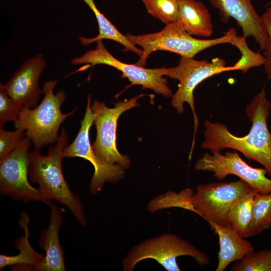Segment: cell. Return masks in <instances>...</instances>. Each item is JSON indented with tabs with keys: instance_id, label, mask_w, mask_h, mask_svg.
<instances>
[{
	"instance_id": "cell-1",
	"label": "cell",
	"mask_w": 271,
	"mask_h": 271,
	"mask_svg": "<svg viewBox=\"0 0 271 271\" xmlns=\"http://www.w3.org/2000/svg\"><path fill=\"white\" fill-rule=\"evenodd\" d=\"M271 103L263 88L245 108L251 126L243 137L232 133L226 126L217 122L206 120L204 123V149L221 151L231 149L242 153L246 158L261 165L271 177V133L267 120L270 115Z\"/></svg>"
},
{
	"instance_id": "cell-2",
	"label": "cell",
	"mask_w": 271,
	"mask_h": 271,
	"mask_svg": "<svg viewBox=\"0 0 271 271\" xmlns=\"http://www.w3.org/2000/svg\"><path fill=\"white\" fill-rule=\"evenodd\" d=\"M68 145V137L64 128L56 144L51 146L47 155L39 151L30 153L29 175L31 181L38 184V190L49 205L52 200L66 206L83 226L87 219L79 197L69 187L62 168L63 151Z\"/></svg>"
},
{
	"instance_id": "cell-3",
	"label": "cell",
	"mask_w": 271,
	"mask_h": 271,
	"mask_svg": "<svg viewBox=\"0 0 271 271\" xmlns=\"http://www.w3.org/2000/svg\"><path fill=\"white\" fill-rule=\"evenodd\" d=\"M57 83V80L45 83L41 90L44 94L41 102L34 109L23 106L15 121L16 128L26 131L27 137L33 143L35 150L56 143L59 137L60 126L76 110L65 114L61 112V106L65 101L66 95L64 90L53 93Z\"/></svg>"
},
{
	"instance_id": "cell-4",
	"label": "cell",
	"mask_w": 271,
	"mask_h": 271,
	"mask_svg": "<svg viewBox=\"0 0 271 271\" xmlns=\"http://www.w3.org/2000/svg\"><path fill=\"white\" fill-rule=\"evenodd\" d=\"M134 45L143 48V53L136 65L144 67L149 55L158 50L168 51L187 58H193L198 53L214 46L231 44L237 36L234 28H230L222 36L212 39H199L192 37L179 21L166 24L161 31L141 35H126Z\"/></svg>"
},
{
	"instance_id": "cell-5",
	"label": "cell",
	"mask_w": 271,
	"mask_h": 271,
	"mask_svg": "<svg viewBox=\"0 0 271 271\" xmlns=\"http://www.w3.org/2000/svg\"><path fill=\"white\" fill-rule=\"evenodd\" d=\"M185 255L192 257L201 266L209 262L207 255L193 245L174 234L166 233L134 246L123 260V270L131 271L138 262L152 258L168 271H180L177 258Z\"/></svg>"
},
{
	"instance_id": "cell-6",
	"label": "cell",
	"mask_w": 271,
	"mask_h": 271,
	"mask_svg": "<svg viewBox=\"0 0 271 271\" xmlns=\"http://www.w3.org/2000/svg\"><path fill=\"white\" fill-rule=\"evenodd\" d=\"M229 71H233L232 66H226L224 59L218 57L209 61L181 56L177 66L165 68L164 75L179 82L177 91L172 96L171 104L179 113L184 112L185 103L189 105L194 119L195 133L198 119L194 105V89L199 84L209 77Z\"/></svg>"
},
{
	"instance_id": "cell-7",
	"label": "cell",
	"mask_w": 271,
	"mask_h": 271,
	"mask_svg": "<svg viewBox=\"0 0 271 271\" xmlns=\"http://www.w3.org/2000/svg\"><path fill=\"white\" fill-rule=\"evenodd\" d=\"M252 189L241 179L199 185L192 197L193 212L208 223L229 225L228 215L231 207L241 196Z\"/></svg>"
},
{
	"instance_id": "cell-8",
	"label": "cell",
	"mask_w": 271,
	"mask_h": 271,
	"mask_svg": "<svg viewBox=\"0 0 271 271\" xmlns=\"http://www.w3.org/2000/svg\"><path fill=\"white\" fill-rule=\"evenodd\" d=\"M143 95L141 94L128 100L118 102L112 108L97 100L93 103L91 109L94 114L96 138L92 147L95 154L102 161L110 164H119L123 168L129 167L128 157L121 155L117 149V122L123 112L139 106L137 100Z\"/></svg>"
},
{
	"instance_id": "cell-9",
	"label": "cell",
	"mask_w": 271,
	"mask_h": 271,
	"mask_svg": "<svg viewBox=\"0 0 271 271\" xmlns=\"http://www.w3.org/2000/svg\"><path fill=\"white\" fill-rule=\"evenodd\" d=\"M31 140L25 138L10 154L0 160V191L2 195L28 202L40 201L48 205L38 189L29 182Z\"/></svg>"
},
{
	"instance_id": "cell-10",
	"label": "cell",
	"mask_w": 271,
	"mask_h": 271,
	"mask_svg": "<svg viewBox=\"0 0 271 271\" xmlns=\"http://www.w3.org/2000/svg\"><path fill=\"white\" fill-rule=\"evenodd\" d=\"M95 49L87 51L80 57L74 58L71 63L74 65L90 64L92 66L97 64H105L113 67L122 73V77L130 82L128 87L140 85L144 89H150L156 93L169 97L172 91L168 86V81L164 78L165 67L150 69L134 64H127L115 58L106 49L101 40L96 42Z\"/></svg>"
},
{
	"instance_id": "cell-11",
	"label": "cell",
	"mask_w": 271,
	"mask_h": 271,
	"mask_svg": "<svg viewBox=\"0 0 271 271\" xmlns=\"http://www.w3.org/2000/svg\"><path fill=\"white\" fill-rule=\"evenodd\" d=\"M90 103L91 95L89 94L79 132L73 142L64 149L63 157L82 158L92 164L94 172L90 183L89 191L91 194L95 195L101 190L105 182L114 183L122 178L124 168L119 164H110L102 161L94 153L89 140V130L94 120Z\"/></svg>"
},
{
	"instance_id": "cell-12",
	"label": "cell",
	"mask_w": 271,
	"mask_h": 271,
	"mask_svg": "<svg viewBox=\"0 0 271 271\" xmlns=\"http://www.w3.org/2000/svg\"><path fill=\"white\" fill-rule=\"evenodd\" d=\"M205 153L198 159L194 168L197 171L212 172L214 177L222 180L227 176H236L245 181L260 193L271 192V179L266 175L265 168H257L249 166L235 151L226 152L222 154L220 151L211 150Z\"/></svg>"
},
{
	"instance_id": "cell-13",
	"label": "cell",
	"mask_w": 271,
	"mask_h": 271,
	"mask_svg": "<svg viewBox=\"0 0 271 271\" xmlns=\"http://www.w3.org/2000/svg\"><path fill=\"white\" fill-rule=\"evenodd\" d=\"M212 6L218 10L224 23L233 18L241 28L243 36L252 37L263 50L268 42V36L262 16H260L251 0H209Z\"/></svg>"
},
{
	"instance_id": "cell-14",
	"label": "cell",
	"mask_w": 271,
	"mask_h": 271,
	"mask_svg": "<svg viewBox=\"0 0 271 271\" xmlns=\"http://www.w3.org/2000/svg\"><path fill=\"white\" fill-rule=\"evenodd\" d=\"M45 65L42 54L28 60L4 85L8 94L23 106L36 107L42 93L39 77Z\"/></svg>"
},
{
	"instance_id": "cell-15",
	"label": "cell",
	"mask_w": 271,
	"mask_h": 271,
	"mask_svg": "<svg viewBox=\"0 0 271 271\" xmlns=\"http://www.w3.org/2000/svg\"><path fill=\"white\" fill-rule=\"evenodd\" d=\"M49 225L42 231L38 245L45 255L35 268L37 271H64L66 270L63 249L60 243L59 232L63 221L61 209L52 203Z\"/></svg>"
},
{
	"instance_id": "cell-16",
	"label": "cell",
	"mask_w": 271,
	"mask_h": 271,
	"mask_svg": "<svg viewBox=\"0 0 271 271\" xmlns=\"http://www.w3.org/2000/svg\"><path fill=\"white\" fill-rule=\"evenodd\" d=\"M209 224L219 238L218 261L215 271H223L231 262L240 260L253 251L252 245L231 226L214 223Z\"/></svg>"
},
{
	"instance_id": "cell-17",
	"label": "cell",
	"mask_w": 271,
	"mask_h": 271,
	"mask_svg": "<svg viewBox=\"0 0 271 271\" xmlns=\"http://www.w3.org/2000/svg\"><path fill=\"white\" fill-rule=\"evenodd\" d=\"M30 218L23 212L19 223L24 231V235L17 239L15 246L19 253L15 255H0V270L10 266L13 270H35L42 261L44 256L35 250L30 244L29 237Z\"/></svg>"
},
{
	"instance_id": "cell-18",
	"label": "cell",
	"mask_w": 271,
	"mask_h": 271,
	"mask_svg": "<svg viewBox=\"0 0 271 271\" xmlns=\"http://www.w3.org/2000/svg\"><path fill=\"white\" fill-rule=\"evenodd\" d=\"M179 20L192 36L208 37L213 33L211 16L205 5L196 0H178Z\"/></svg>"
},
{
	"instance_id": "cell-19",
	"label": "cell",
	"mask_w": 271,
	"mask_h": 271,
	"mask_svg": "<svg viewBox=\"0 0 271 271\" xmlns=\"http://www.w3.org/2000/svg\"><path fill=\"white\" fill-rule=\"evenodd\" d=\"M94 13L97 20L99 34L94 38H86L81 37L79 39L82 44L86 45L96 42L98 40L109 39L117 42L122 45L124 51H132L140 57L143 50L138 49L127 38L126 35L122 34L101 13L97 8L94 0H83Z\"/></svg>"
},
{
	"instance_id": "cell-20",
	"label": "cell",
	"mask_w": 271,
	"mask_h": 271,
	"mask_svg": "<svg viewBox=\"0 0 271 271\" xmlns=\"http://www.w3.org/2000/svg\"><path fill=\"white\" fill-rule=\"evenodd\" d=\"M258 192L254 189L241 196L231 207L228 215V223L243 238L248 237V228L252 215V203Z\"/></svg>"
},
{
	"instance_id": "cell-21",
	"label": "cell",
	"mask_w": 271,
	"mask_h": 271,
	"mask_svg": "<svg viewBox=\"0 0 271 271\" xmlns=\"http://www.w3.org/2000/svg\"><path fill=\"white\" fill-rule=\"evenodd\" d=\"M271 226V192L255 193L252 215L248 228V237L255 236Z\"/></svg>"
},
{
	"instance_id": "cell-22",
	"label": "cell",
	"mask_w": 271,
	"mask_h": 271,
	"mask_svg": "<svg viewBox=\"0 0 271 271\" xmlns=\"http://www.w3.org/2000/svg\"><path fill=\"white\" fill-rule=\"evenodd\" d=\"M230 271H271V249L248 253L235 263Z\"/></svg>"
},
{
	"instance_id": "cell-23",
	"label": "cell",
	"mask_w": 271,
	"mask_h": 271,
	"mask_svg": "<svg viewBox=\"0 0 271 271\" xmlns=\"http://www.w3.org/2000/svg\"><path fill=\"white\" fill-rule=\"evenodd\" d=\"M148 12L166 24L179 20L178 0H142Z\"/></svg>"
},
{
	"instance_id": "cell-24",
	"label": "cell",
	"mask_w": 271,
	"mask_h": 271,
	"mask_svg": "<svg viewBox=\"0 0 271 271\" xmlns=\"http://www.w3.org/2000/svg\"><path fill=\"white\" fill-rule=\"evenodd\" d=\"M231 44L237 48L241 53L240 59L232 66L233 71L240 70L245 73L252 68L263 66V55L251 50L246 43V38L236 36Z\"/></svg>"
},
{
	"instance_id": "cell-25",
	"label": "cell",
	"mask_w": 271,
	"mask_h": 271,
	"mask_svg": "<svg viewBox=\"0 0 271 271\" xmlns=\"http://www.w3.org/2000/svg\"><path fill=\"white\" fill-rule=\"evenodd\" d=\"M194 192L192 189L186 188L179 193L171 192L152 200L149 204L151 211L163 208L176 207L193 211L191 199Z\"/></svg>"
},
{
	"instance_id": "cell-26",
	"label": "cell",
	"mask_w": 271,
	"mask_h": 271,
	"mask_svg": "<svg viewBox=\"0 0 271 271\" xmlns=\"http://www.w3.org/2000/svg\"><path fill=\"white\" fill-rule=\"evenodd\" d=\"M22 107L8 94L4 85H1L0 127H3L6 122L16 121Z\"/></svg>"
},
{
	"instance_id": "cell-27",
	"label": "cell",
	"mask_w": 271,
	"mask_h": 271,
	"mask_svg": "<svg viewBox=\"0 0 271 271\" xmlns=\"http://www.w3.org/2000/svg\"><path fill=\"white\" fill-rule=\"evenodd\" d=\"M24 129L7 131L0 128V160L14 151L24 139Z\"/></svg>"
},
{
	"instance_id": "cell-28",
	"label": "cell",
	"mask_w": 271,
	"mask_h": 271,
	"mask_svg": "<svg viewBox=\"0 0 271 271\" xmlns=\"http://www.w3.org/2000/svg\"><path fill=\"white\" fill-rule=\"evenodd\" d=\"M268 36V42L263 50L264 71L268 79L271 80V7L267 8L264 13L261 15Z\"/></svg>"
}]
</instances>
